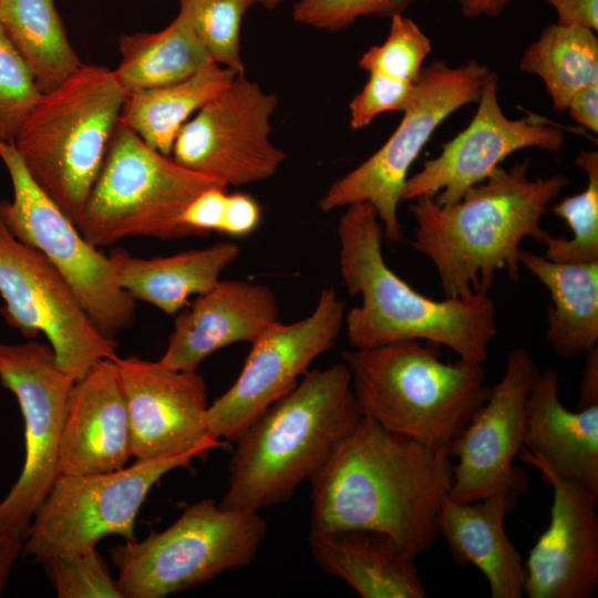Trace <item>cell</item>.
I'll list each match as a JSON object with an SVG mask.
<instances>
[{
	"mask_svg": "<svg viewBox=\"0 0 598 598\" xmlns=\"http://www.w3.org/2000/svg\"><path fill=\"white\" fill-rule=\"evenodd\" d=\"M43 563L59 598H123L96 548Z\"/></svg>",
	"mask_w": 598,
	"mask_h": 598,
	"instance_id": "obj_35",
	"label": "cell"
},
{
	"mask_svg": "<svg viewBox=\"0 0 598 598\" xmlns=\"http://www.w3.org/2000/svg\"><path fill=\"white\" fill-rule=\"evenodd\" d=\"M553 487L550 519L525 563L524 596L589 598L598 587V492L535 467Z\"/></svg>",
	"mask_w": 598,
	"mask_h": 598,
	"instance_id": "obj_19",
	"label": "cell"
},
{
	"mask_svg": "<svg viewBox=\"0 0 598 598\" xmlns=\"http://www.w3.org/2000/svg\"><path fill=\"white\" fill-rule=\"evenodd\" d=\"M415 83L369 73V78L349 103V124L353 130L367 127L380 114L402 112L409 106Z\"/></svg>",
	"mask_w": 598,
	"mask_h": 598,
	"instance_id": "obj_37",
	"label": "cell"
},
{
	"mask_svg": "<svg viewBox=\"0 0 598 598\" xmlns=\"http://www.w3.org/2000/svg\"><path fill=\"white\" fill-rule=\"evenodd\" d=\"M261 208L248 194H227L220 233L233 237H245L259 226Z\"/></svg>",
	"mask_w": 598,
	"mask_h": 598,
	"instance_id": "obj_39",
	"label": "cell"
},
{
	"mask_svg": "<svg viewBox=\"0 0 598 598\" xmlns=\"http://www.w3.org/2000/svg\"><path fill=\"white\" fill-rule=\"evenodd\" d=\"M204 453L135 461L113 472L59 475L32 518L22 554L43 563L96 548L109 535L135 540V520L153 486Z\"/></svg>",
	"mask_w": 598,
	"mask_h": 598,
	"instance_id": "obj_11",
	"label": "cell"
},
{
	"mask_svg": "<svg viewBox=\"0 0 598 598\" xmlns=\"http://www.w3.org/2000/svg\"><path fill=\"white\" fill-rule=\"evenodd\" d=\"M0 381L17 399L24 423L21 473L0 501V532L25 537L32 518L60 475V444L75 382L49 343L0 342Z\"/></svg>",
	"mask_w": 598,
	"mask_h": 598,
	"instance_id": "obj_12",
	"label": "cell"
},
{
	"mask_svg": "<svg viewBox=\"0 0 598 598\" xmlns=\"http://www.w3.org/2000/svg\"><path fill=\"white\" fill-rule=\"evenodd\" d=\"M118 51L121 61L113 73L125 93L182 81L212 61L179 11L162 30L122 34Z\"/></svg>",
	"mask_w": 598,
	"mask_h": 598,
	"instance_id": "obj_28",
	"label": "cell"
},
{
	"mask_svg": "<svg viewBox=\"0 0 598 598\" xmlns=\"http://www.w3.org/2000/svg\"><path fill=\"white\" fill-rule=\"evenodd\" d=\"M0 297L4 322L27 339L43 334L59 367L75 381L100 360L117 357L116 341L96 328L63 276L17 239L1 217Z\"/></svg>",
	"mask_w": 598,
	"mask_h": 598,
	"instance_id": "obj_13",
	"label": "cell"
},
{
	"mask_svg": "<svg viewBox=\"0 0 598 598\" xmlns=\"http://www.w3.org/2000/svg\"><path fill=\"white\" fill-rule=\"evenodd\" d=\"M114 360L128 410L132 457L152 461L224 445L207 432V389L196 371L137 357Z\"/></svg>",
	"mask_w": 598,
	"mask_h": 598,
	"instance_id": "obj_18",
	"label": "cell"
},
{
	"mask_svg": "<svg viewBox=\"0 0 598 598\" xmlns=\"http://www.w3.org/2000/svg\"><path fill=\"white\" fill-rule=\"evenodd\" d=\"M477 110L470 124L441 147V153L409 176L402 202L433 197L439 205H451L467 189L483 182L516 151L538 147L558 152L563 131L535 114L508 118L498 101V78L489 72L482 87Z\"/></svg>",
	"mask_w": 598,
	"mask_h": 598,
	"instance_id": "obj_16",
	"label": "cell"
},
{
	"mask_svg": "<svg viewBox=\"0 0 598 598\" xmlns=\"http://www.w3.org/2000/svg\"><path fill=\"white\" fill-rule=\"evenodd\" d=\"M310 483V532L372 529L419 555L440 534L452 462L447 448L391 432L363 415Z\"/></svg>",
	"mask_w": 598,
	"mask_h": 598,
	"instance_id": "obj_1",
	"label": "cell"
},
{
	"mask_svg": "<svg viewBox=\"0 0 598 598\" xmlns=\"http://www.w3.org/2000/svg\"><path fill=\"white\" fill-rule=\"evenodd\" d=\"M413 0H298L292 20L317 30L336 32L362 17L391 18L403 13Z\"/></svg>",
	"mask_w": 598,
	"mask_h": 598,
	"instance_id": "obj_36",
	"label": "cell"
},
{
	"mask_svg": "<svg viewBox=\"0 0 598 598\" xmlns=\"http://www.w3.org/2000/svg\"><path fill=\"white\" fill-rule=\"evenodd\" d=\"M579 395L580 408L598 404V346L586 353Z\"/></svg>",
	"mask_w": 598,
	"mask_h": 598,
	"instance_id": "obj_43",
	"label": "cell"
},
{
	"mask_svg": "<svg viewBox=\"0 0 598 598\" xmlns=\"http://www.w3.org/2000/svg\"><path fill=\"white\" fill-rule=\"evenodd\" d=\"M267 535L258 512L212 498L188 505L167 528L111 548L123 598H163L250 565Z\"/></svg>",
	"mask_w": 598,
	"mask_h": 598,
	"instance_id": "obj_8",
	"label": "cell"
},
{
	"mask_svg": "<svg viewBox=\"0 0 598 598\" xmlns=\"http://www.w3.org/2000/svg\"><path fill=\"white\" fill-rule=\"evenodd\" d=\"M519 262L548 290L545 338L557 355L573 359L598 346V261L557 262L526 249Z\"/></svg>",
	"mask_w": 598,
	"mask_h": 598,
	"instance_id": "obj_26",
	"label": "cell"
},
{
	"mask_svg": "<svg viewBox=\"0 0 598 598\" xmlns=\"http://www.w3.org/2000/svg\"><path fill=\"white\" fill-rule=\"evenodd\" d=\"M344 317V301L334 288L327 287L309 316L288 324L277 322L252 342L234 384L208 405V434L234 442L298 384L315 359L334 344Z\"/></svg>",
	"mask_w": 598,
	"mask_h": 598,
	"instance_id": "obj_14",
	"label": "cell"
},
{
	"mask_svg": "<svg viewBox=\"0 0 598 598\" xmlns=\"http://www.w3.org/2000/svg\"><path fill=\"white\" fill-rule=\"evenodd\" d=\"M283 0H258V3L265 7L268 10H275L278 8Z\"/></svg>",
	"mask_w": 598,
	"mask_h": 598,
	"instance_id": "obj_45",
	"label": "cell"
},
{
	"mask_svg": "<svg viewBox=\"0 0 598 598\" xmlns=\"http://www.w3.org/2000/svg\"><path fill=\"white\" fill-rule=\"evenodd\" d=\"M216 185L225 186L154 150L118 122L78 228L96 248L133 236L197 237L182 223V214Z\"/></svg>",
	"mask_w": 598,
	"mask_h": 598,
	"instance_id": "obj_7",
	"label": "cell"
},
{
	"mask_svg": "<svg viewBox=\"0 0 598 598\" xmlns=\"http://www.w3.org/2000/svg\"><path fill=\"white\" fill-rule=\"evenodd\" d=\"M566 111L582 127L598 132V83L577 92L569 101Z\"/></svg>",
	"mask_w": 598,
	"mask_h": 598,
	"instance_id": "obj_41",
	"label": "cell"
},
{
	"mask_svg": "<svg viewBox=\"0 0 598 598\" xmlns=\"http://www.w3.org/2000/svg\"><path fill=\"white\" fill-rule=\"evenodd\" d=\"M587 175L580 193L553 204V213L565 220L570 238L544 239L545 257L557 262L584 264L598 261V152L582 151L575 161Z\"/></svg>",
	"mask_w": 598,
	"mask_h": 598,
	"instance_id": "obj_31",
	"label": "cell"
},
{
	"mask_svg": "<svg viewBox=\"0 0 598 598\" xmlns=\"http://www.w3.org/2000/svg\"><path fill=\"white\" fill-rule=\"evenodd\" d=\"M310 554L327 574L362 598H425L416 554L392 536L364 528L310 532Z\"/></svg>",
	"mask_w": 598,
	"mask_h": 598,
	"instance_id": "obj_24",
	"label": "cell"
},
{
	"mask_svg": "<svg viewBox=\"0 0 598 598\" xmlns=\"http://www.w3.org/2000/svg\"><path fill=\"white\" fill-rule=\"evenodd\" d=\"M513 0H457L462 13L468 18L497 17Z\"/></svg>",
	"mask_w": 598,
	"mask_h": 598,
	"instance_id": "obj_44",
	"label": "cell"
},
{
	"mask_svg": "<svg viewBox=\"0 0 598 598\" xmlns=\"http://www.w3.org/2000/svg\"><path fill=\"white\" fill-rule=\"evenodd\" d=\"M390 19L385 40L369 48L360 58L359 66L368 73L415 83L432 50L431 40L417 23L403 13Z\"/></svg>",
	"mask_w": 598,
	"mask_h": 598,
	"instance_id": "obj_33",
	"label": "cell"
},
{
	"mask_svg": "<svg viewBox=\"0 0 598 598\" xmlns=\"http://www.w3.org/2000/svg\"><path fill=\"white\" fill-rule=\"evenodd\" d=\"M362 417L344 362L307 371L234 441L219 506L259 512L288 501Z\"/></svg>",
	"mask_w": 598,
	"mask_h": 598,
	"instance_id": "obj_4",
	"label": "cell"
},
{
	"mask_svg": "<svg viewBox=\"0 0 598 598\" xmlns=\"http://www.w3.org/2000/svg\"><path fill=\"white\" fill-rule=\"evenodd\" d=\"M0 159L13 190L11 200H0L2 221L17 239L56 268L96 328L115 340L134 323L136 301L120 286L110 257L90 244L37 185L13 142L0 140Z\"/></svg>",
	"mask_w": 598,
	"mask_h": 598,
	"instance_id": "obj_10",
	"label": "cell"
},
{
	"mask_svg": "<svg viewBox=\"0 0 598 598\" xmlns=\"http://www.w3.org/2000/svg\"><path fill=\"white\" fill-rule=\"evenodd\" d=\"M489 72L475 60L457 66L436 61L423 68L395 131L377 152L328 187L319 208L330 213L369 203L377 210L384 238L401 240L398 207L411 166L442 122L478 100Z\"/></svg>",
	"mask_w": 598,
	"mask_h": 598,
	"instance_id": "obj_9",
	"label": "cell"
},
{
	"mask_svg": "<svg viewBox=\"0 0 598 598\" xmlns=\"http://www.w3.org/2000/svg\"><path fill=\"white\" fill-rule=\"evenodd\" d=\"M278 104L275 93L237 74L183 125L171 156L226 187L268 179L287 157L270 141V118Z\"/></svg>",
	"mask_w": 598,
	"mask_h": 598,
	"instance_id": "obj_15",
	"label": "cell"
},
{
	"mask_svg": "<svg viewBox=\"0 0 598 598\" xmlns=\"http://www.w3.org/2000/svg\"><path fill=\"white\" fill-rule=\"evenodd\" d=\"M557 14L558 24L581 25L597 32L598 0H544Z\"/></svg>",
	"mask_w": 598,
	"mask_h": 598,
	"instance_id": "obj_40",
	"label": "cell"
},
{
	"mask_svg": "<svg viewBox=\"0 0 598 598\" xmlns=\"http://www.w3.org/2000/svg\"><path fill=\"white\" fill-rule=\"evenodd\" d=\"M0 27L42 93L58 87L83 64L53 0H0Z\"/></svg>",
	"mask_w": 598,
	"mask_h": 598,
	"instance_id": "obj_29",
	"label": "cell"
},
{
	"mask_svg": "<svg viewBox=\"0 0 598 598\" xmlns=\"http://www.w3.org/2000/svg\"><path fill=\"white\" fill-rule=\"evenodd\" d=\"M43 93L0 27V140L14 142Z\"/></svg>",
	"mask_w": 598,
	"mask_h": 598,
	"instance_id": "obj_34",
	"label": "cell"
},
{
	"mask_svg": "<svg viewBox=\"0 0 598 598\" xmlns=\"http://www.w3.org/2000/svg\"><path fill=\"white\" fill-rule=\"evenodd\" d=\"M23 537L0 532V596L10 579L12 569L22 554Z\"/></svg>",
	"mask_w": 598,
	"mask_h": 598,
	"instance_id": "obj_42",
	"label": "cell"
},
{
	"mask_svg": "<svg viewBox=\"0 0 598 598\" xmlns=\"http://www.w3.org/2000/svg\"><path fill=\"white\" fill-rule=\"evenodd\" d=\"M114 359L96 362L71 389L60 444V475L113 472L132 457L128 410Z\"/></svg>",
	"mask_w": 598,
	"mask_h": 598,
	"instance_id": "obj_20",
	"label": "cell"
},
{
	"mask_svg": "<svg viewBox=\"0 0 598 598\" xmlns=\"http://www.w3.org/2000/svg\"><path fill=\"white\" fill-rule=\"evenodd\" d=\"M125 95L113 70L82 64L43 93L13 142L30 176L76 226Z\"/></svg>",
	"mask_w": 598,
	"mask_h": 598,
	"instance_id": "obj_6",
	"label": "cell"
},
{
	"mask_svg": "<svg viewBox=\"0 0 598 598\" xmlns=\"http://www.w3.org/2000/svg\"><path fill=\"white\" fill-rule=\"evenodd\" d=\"M182 12L210 60L245 74L240 54V28L258 0H177Z\"/></svg>",
	"mask_w": 598,
	"mask_h": 598,
	"instance_id": "obj_32",
	"label": "cell"
},
{
	"mask_svg": "<svg viewBox=\"0 0 598 598\" xmlns=\"http://www.w3.org/2000/svg\"><path fill=\"white\" fill-rule=\"evenodd\" d=\"M239 254V246L227 241L150 259L133 257L126 250L115 248L109 257L120 286L135 301L150 303L174 316L190 296L210 289Z\"/></svg>",
	"mask_w": 598,
	"mask_h": 598,
	"instance_id": "obj_25",
	"label": "cell"
},
{
	"mask_svg": "<svg viewBox=\"0 0 598 598\" xmlns=\"http://www.w3.org/2000/svg\"><path fill=\"white\" fill-rule=\"evenodd\" d=\"M227 194V187L221 185L203 190L184 209L182 223L197 237L220 233Z\"/></svg>",
	"mask_w": 598,
	"mask_h": 598,
	"instance_id": "obj_38",
	"label": "cell"
},
{
	"mask_svg": "<svg viewBox=\"0 0 598 598\" xmlns=\"http://www.w3.org/2000/svg\"><path fill=\"white\" fill-rule=\"evenodd\" d=\"M559 374L539 370L526 400L524 445L518 458L598 492V404L574 412L560 401Z\"/></svg>",
	"mask_w": 598,
	"mask_h": 598,
	"instance_id": "obj_23",
	"label": "cell"
},
{
	"mask_svg": "<svg viewBox=\"0 0 598 598\" xmlns=\"http://www.w3.org/2000/svg\"><path fill=\"white\" fill-rule=\"evenodd\" d=\"M278 316L276 296L266 285L218 280L177 316L158 361L175 370L196 371L227 346L255 342L279 322Z\"/></svg>",
	"mask_w": 598,
	"mask_h": 598,
	"instance_id": "obj_21",
	"label": "cell"
},
{
	"mask_svg": "<svg viewBox=\"0 0 598 598\" xmlns=\"http://www.w3.org/2000/svg\"><path fill=\"white\" fill-rule=\"evenodd\" d=\"M519 68L539 76L556 112H564L571 97L598 83V38L581 25L553 23L524 51Z\"/></svg>",
	"mask_w": 598,
	"mask_h": 598,
	"instance_id": "obj_30",
	"label": "cell"
},
{
	"mask_svg": "<svg viewBox=\"0 0 598 598\" xmlns=\"http://www.w3.org/2000/svg\"><path fill=\"white\" fill-rule=\"evenodd\" d=\"M538 371L526 349L511 350L503 377L448 445L452 499L480 501L527 478L514 460L524 446L526 400Z\"/></svg>",
	"mask_w": 598,
	"mask_h": 598,
	"instance_id": "obj_17",
	"label": "cell"
},
{
	"mask_svg": "<svg viewBox=\"0 0 598 598\" xmlns=\"http://www.w3.org/2000/svg\"><path fill=\"white\" fill-rule=\"evenodd\" d=\"M527 487V478L475 502L446 495L439 514V532L453 560L472 565L485 577L492 598H522L526 568L505 532V517Z\"/></svg>",
	"mask_w": 598,
	"mask_h": 598,
	"instance_id": "obj_22",
	"label": "cell"
},
{
	"mask_svg": "<svg viewBox=\"0 0 598 598\" xmlns=\"http://www.w3.org/2000/svg\"><path fill=\"white\" fill-rule=\"evenodd\" d=\"M342 360L363 415L431 446L448 448L489 394L483 364L444 362L430 342L353 349Z\"/></svg>",
	"mask_w": 598,
	"mask_h": 598,
	"instance_id": "obj_5",
	"label": "cell"
},
{
	"mask_svg": "<svg viewBox=\"0 0 598 598\" xmlns=\"http://www.w3.org/2000/svg\"><path fill=\"white\" fill-rule=\"evenodd\" d=\"M237 74L210 61L182 81L126 93L118 122L154 150L171 156L183 125L228 87Z\"/></svg>",
	"mask_w": 598,
	"mask_h": 598,
	"instance_id": "obj_27",
	"label": "cell"
},
{
	"mask_svg": "<svg viewBox=\"0 0 598 598\" xmlns=\"http://www.w3.org/2000/svg\"><path fill=\"white\" fill-rule=\"evenodd\" d=\"M337 233L342 282L350 295L361 296V303L344 317L353 349L420 340L445 346L462 360H487L497 336L496 307L488 292L435 300L412 288L385 262L383 227L369 203L347 206Z\"/></svg>",
	"mask_w": 598,
	"mask_h": 598,
	"instance_id": "obj_3",
	"label": "cell"
},
{
	"mask_svg": "<svg viewBox=\"0 0 598 598\" xmlns=\"http://www.w3.org/2000/svg\"><path fill=\"white\" fill-rule=\"evenodd\" d=\"M529 161L496 167L487 178L451 205L421 196L410 204L415 220L411 247L431 260L444 298L488 292L498 270L519 279L524 238L549 235L540 226L568 179L555 174L528 177Z\"/></svg>",
	"mask_w": 598,
	"mask_h": 598,
	"instance_id": "obj_2",
	"label": "cell"
}]
</instances>
